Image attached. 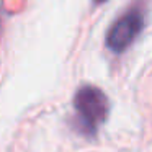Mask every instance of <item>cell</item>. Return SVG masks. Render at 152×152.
<instances>
[{
  "mask_svg": "<svg viewBox=\"0 0 152 152\" xmlns=\"http://www.w3.org/2000/svg\"><path fill=\"white\" fill-rule=\"evenodd\" d=\"M74 110L77 115L79 129L87 136H93L108 118V96L98 87L83 85L74 95Z\"/></svg>",
  "mask_w": 152,
  "mask_h": 152,
  "instance_id": "6da1fadb",
  "label": "cell"
},
{
  "mask_svg": "<svg viewBox=\"0 0 152 152\" xmlns=\"http://www.w3.org/2000/svg\"><path fill=\"white\" fill-rule=\"evenodd\" d=\"M144 26V18L137 8H129L128 12L118 17L110 26L105 38V44L111 53L121 54L131 48L136 38L141 34Z\"/></svg>",
  "mask_w": 152,
  "mask_h": 152,
  "instance_id": "7a4b0ae2",
  "label": "cell"
},
{
  "mask_svg": "<svg viewBox=\"0 0 152 152\" xmlns=\"http://www.w3.org/2000/svg\"><path fill=\"white\" fill-rule=\"evenodd\" d=\"M103 2H105V0H95V4L98 5V4H103Z\"/></svg>",
  "mask_w": 152,
  "mask_h": 152,
  "instance_id": "3957f363",
  "label": "cell"
}]
</instances>
